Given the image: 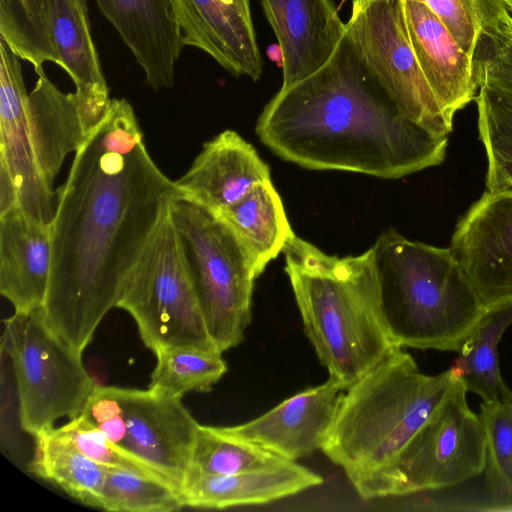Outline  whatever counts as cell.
<instances>
[{
  "label": "cell",
  "mask_w": 512,
  "mask_h": 512,
  "mask_svg": "<svg viewBox=\"0 0 512 512\" xmlns=\"http://www.w3.org/2000/svg\"><path fill=\"white\" fill-rule=\"evenodd\" d=\"M182 196L155 164L135 112L112 99L104 119L75 152L57 189L52 265L42 307L48 325L82 353L149 239Z\"/></svg>",
  "instance_id": "obj_1"
},
{
  "label": "cell",
  "mask_w": 512,
  "mask_h": 512,
  "mask_svg": "<svg viewBox=\"0 0 512 512\" xmlns=\"http://www.w3.org/2000/svg\"><path fill=\"white\" fill-rule=\"evenodd\" d=\"M262 143L285 161L398 179L439 165L448 136L406 117L362 65L344 36L330 60L281 89L256 124Z\"/></svg>",
  "instance_id": "obj_2"
},
{
  "label": "cell",
  "mask_w": 512,
  "mask_h": 512,
  "mask_svg": "<svg viewBox=\"0 0 512 512\" xmlns=\"http://www.w3.org/2000/svg\"><path fill=\"white\" fill-rule=\"evenodd\" d=\"M422 373L396 347L342 395L322 452L365 499L394 496L401 455L457 381Z\"/></svg>",
  "instance_id": "obj_3"
},
{
  "label": "cell",
  "mask_w": 512,
  "mask_h": 512,
  "mask_svg": "<svg viewBox=\"0 0 512 512\" xmlns=\"http://www.w3.org/2000/svg\"><path fill=\"white\" fill-rule=\"evenodd\" d=\"M282 253L304 332L346 390L400 347L383 313L374 250L338 257L293 234Z\"/></svg>",
  "instance_id": "obj_4"
},
{
  "label": "cell",
  "mask_w": 512,
  "mask_h": 512,
  "mask_svg": "<svg viewBox=\"0 0 512 512\" xmlns=\"http://www.w3.org/2000/svg\"><path fill=\"white\" fill-rule=\"evenodd\" d=\"M17 54L0 38V213L18 208L51 224L55 177L89 136L75 93L46 75L27 93Z\"/></svg>",
  "instance_id": "obj_5"
},
{
  "label": "cell",
  "mask_w": 512,
  "mask_h": 512,
  "mask_svg": "<svg viewBox=\"0 0 512 512\" xmlns=\"http://www.w3.org/2000/svg\"><path fill=\"white\" fill-rule=\"evenodd\" d=\"M372 248L395 343L458 352L485 308L451 249L409 240L393 228Z\"/></svg>",
  "instance_id": "obj_6"
},
{
  "label": "cell",
  "mask_w": 512,
  "mask_h": 512,
  "mask_svg": "<svg viewBox=\"0 0 512 512\" xmlns=\"http://www.w3.org/2000/svg\"><path fill=\"white\" fill-rule=\"evenodd\" d=\"M170 214L208 333L223 353L244 338L258 275L241 240L221 215L185 196L172 202Z\"/></svg>",
  "instance_id": "obj_7"
},
{
  "label": "cell",
  "mask_w": 512,
  "mask_h": 512,
  "mask_svg": "<svg viewBox=\"0 0 512 512\" xmlns=\"http://www.w3.org/2000/svg\"><path fill=\"white\" fill-rule=\"evenodd\" d=\"M0 34L38 76L45 75L47 61L69 75L91 133L112 99L91 36L87 0H0Z\"/></svg>",
  "instance_id": "obj_8"
},
{
  "label": "cell",
  "mask_w": 512,
  "mask_h": 512,
  "mask_svg": "<svg viewBox=\"0 0 512 512\" xmlns=\"http://www.w3.org/2000/svg\"><path fill=\"white\" fill-rule=\"evenodd\" d=\"M116 307L132 316L154 353L180 346L220 352L208 333L170 210L131 270Z\"/></svg>",
  "instance_id": "obj_9"
},
{
  "label": "cell",
  "mask_w": 512,
  "mask_h": 512,
  "mask_svg": "<svg viewBox=\"0 0 512 512\" xmlns=\"http://www.w3.org/2000/svg\"><path fill=\"white\" fill-rule=\"evenodd\" d=\"M2 347L11 360L23 430L35 436L60 418L82 414L96 384L82 353L48 325L42 307L6 319Z\"/></svg>",
  "instance_id": "obj_10"
},
{
  "label": "cell",
  "mask_w": 512,
  "mask_h": 512,
  "mask_svg": "<svg viewBox=\"0 0 512 512\" xmlns=\"http://www.w3.org/2000/svg\"><path fill=\"white\" fill-rule=\"evenodd\" d=\"M120 449L182 490L199 423L180 398L96 385L82 414Z\"/></svg>",
  "instance_id": "obj_11"
},
{
  "label": "cell",
  "mask_w": 512,
  "mask_h": 512,
  "mask_svg": "<svg viewBox=\"0 0 512 512\" xmlns=\"http://www.w3.org/2000/svg\"><path fill=\"white\" fill-rule=\"evenodd\" d=\"M345 37L356 56L400 111L437 136L447 119L418 64L408 35L404 0H369L352 7Z\"/></svg>",
  "instance_id": "obj_12"
},
{
  "label": "cell",
  "mask_w": 512,
  "mask_h": 512,
  "mask_svg": "<svg viewBox=\"0 0 512 512\" xmlns=\"http://www.w3.org/2000/svg\"><path fill=\"white\" fill-rule=\"evenodd\" d=\"M462 382L456 383L401 455L394 496L459 485L487 465L483 425L468 406Z\"/></svg>",
  "instance_id": "obj_13"
},
{
  "label": "cell",
  "mask_w": 512,
  "mask_h": 512,
  "mask_svg": "<svg viewBox=\"0 0 512 512\" xmlns=\"http://www.w3.org/2000/svg\"><path fill=\"white\" fill-rule=\"evenodd\" d=\"M450 249L485 309L512 300V191H486L457 224Z\"/></svg>",
  "instance_id": "obj_14"
},
{
  "label": "cell",
  "mask_w": 512,
  "mask_h": 512,
  "mask_svg": "<svg viewBox=\"0 0 512 512\" xmlns=\"http://www.w3.org/2000/svg\"><path fill=\"white\" fill-rule=\"evenodd\" d=\"M345 388L328 380L299 391L264 414L240 425L216 427L229 437L296 462L321 449Z\"/></svg>",
  "instance_id": "obj_15"
},
{
  "label": "cell",
  "mask_w": 512,
  "mask_h": 512,
  "mask_svg": "<svg viewBox=\"0 0 512 512\" xmlns=\"http://www.w3.org/2000/svg\"><path fill=\"white\" fill-rule=\"evenodd\" d=\"M281 53L286 89L323 67L345 36L332 0H261Z\"/></svg>",
  "instance_id": "obj_16"
},
{
  "label": "cell",
  "mask_w": 512,
  "mask_h": 512,
  "mask_svg": "<svg viewBox=\"0 0 512 512\" xmlns=\"http://www.w3.org/2000/svg\"><path fill=\"white\" fill-rule=\"evenodd\" d=\"M154 90L174 85L175 64L185 46L176 0H96Z\"/></svg>",
  "instance_id": "obj_17"
},
{
  "label": "cell",
  "mask_w": 512,
  "mask_h": 512,
  "mask_svg": "<svg viewBox=\"0 0 512 512\" xmlns=\"http://www.w3.org/2000/svg\"><path fill=\"white\" fill-rule=\"evenodd\" d=\"M410 42L418 64L447 119L476 98L475 58L456 42L442 21L423 3L404 0Z\"/></svg>",
  "instance_id": "obj_18"
},
{
  "label": "cell",
  "mask_w": 512,
  "mask_h": 512,
  "mask_svg": "<svg viewBox=\"0 0 512 512\" xmlns=\"http://www.w3.org/2000/svg\"><path fill=\"white\" fill-rule=\"evenodd\" d=\"M185 46L199 48L234 76L258 80L262 58L250 0H176Z\"/></svg>",
  "instance_id": "obj_19"
},
{
  "label": "cell",
  "mask_w": 512,
  "mask_h": 512,
  "mask_svg": "<svg viewBox=\"0 0 512 512\" xmlns=\"http://www.w3.org/2000/svg\"><path fill=\"white\" fill-rule=\"evenodd\" d=\"M267 180H271L269 167L255 148L228 129L203 145L175 184L182 196L221 213Z\"/></svg>",
  "instance_id": "obj_20"
},
{
  "label": "cell",
  "mask_w": 512,
  "mask_h": 512,
  "mask_svg": "<svg viewBox=\"0 0 512 512\" xmlns=\"http://www.w3.org/2000/svg\"><path fill=\"white\" fill-rule=\"evenodd\" d=\"M52 265L51 224L18 208L0 214V292L15 311L44 305Z\"/></svg>",
  "instance_id": "obj_21"
},
{
  "label": "cell",
  "mask_w": 512,
  "mask_h": 512,
  "mask_svg": "<svg viewBox=\"0 0 512 512\" xmlns=\"http://www.w3.org/2000/svg\"><path fill=\"white\" fill-rule=\"evenodd\" d=\"M323 483L312 470L286 461L278 466L232 475L189 476L181 490L185 506L226 509L288 497Z\"/></svg>",
  "instance_id": "obj_22"
},
{
  "label": "cell",
  "mask_w": 512,
  "mask_h": 512,
  "mask_svg": "<svg viewBox=\"0 0 512 512\" xmlns=\"http://www.w3.org/2000/svg\"><path fill=\"white\" fill-rule=\"evenodd\" d=\"M221 215L241 240L258 277L294 234L271 180L255 186Z\"/></svg>",
  "instance_id": "obj_23"
},
{
  "label": "cell",
  "mask_w": 512,
  "mask_h": 512,
  "mask_svg": "<svg viewBox=\"0 0 512 512\" xmlns=\"http://www.w3.org/2000/svg\"><path fill=\"white\" fill-rule=\"evenodd\" d=\"M511 323L512 300L486 308L451 366L467 392L479 395L484 402L512 399L498 357L499 341Z\"/></svg>",
  "instance_id": "obj_24"
},
{
  "label": "cell",
  "mask_w": 512,
  "mask_h": 512,
  "mask_svg": "<svg viewBox=\"0 0 512 512\" xmlns=\"http://www.w3.org/2000/svg\"><path fill=\"white\" fill-rule=\"evenodd\" d=\"M34 437L31 472L83 504L98 507L99 491L108 467L86 457L55 427Z\"/></svg>",
  "instance_id": "obj_25"
},
{
  "label": "cell",
  "mask_w": 512,
  "mask_h": 512,
  "mask_svg": "<svg viewBox=\"0 0 512 512\" xmlns=\"http://www.w3.org/2000/svg\"><path fill=\"white\" fill-rule=\"evenodd\" d=\"M475 101L488 161L487 191H512V91L480 78Z\"/></svg>",
  "instance_id": "obj_26"
},
{
  "label": "cell",
  "mask_w": 512,
  "mask_h": 512,
  "mask_svg": "<svg viewBox=\"0 0 512 512\" xmlns=\"http://www.w3.org/2000/svg\"><path fill=\"white\" fill-rule=\"evenodd\" d=\"M156 366L148 388L174 398L195 392H208L226 373L222 353L180 346L155 353Z\"/></svg>",
  "instance_id": "obj_27"
},
{
  "label": "cell",
  "mask_w": 512,
  "mask_h": 512,
  "mask_svg": "<svg viewBox=\"0 0 512 512\" xmlns=\"http://www.w3.org/2000/svg\"><path fill=\"white\" fill-rule=\"evenodd\" d=\"M286 460L269 451L199 425L193 443L188 476L232 475L278 466Z\"/></svg>",
  "instance_id": "obj_28"
},
{
  "label": "cell",
  "mask_w": 512,
  "mask_h": 512,
  "mask_svg": "<svg viewBox=\"0 0 512 512\" xmlns=\"http://www.w3.org/2000/svg\"><path fill=\"white\" fill-rule=\"evenodd\" d=\"M413 1L425 4L473 58L512 19L506 0Z\"/></svg>",
  "instance_id": "obj_29"
},
{
  "label": "cell",
  "mask_w": 512,
  "mask_h": 512,
  "mask_svg": "<svg viewBox=\"0 0 512 512\" xmlns=\"http://www.w3.org/2000/svg\"><path fill=\"white\" fill-rule=\"evenodd\" d=\"M185 507L172 483L108 467L99 491L98 508L116 512H171Z\"/></svg>",
  "instance_id": "obj_30"
},
{
  "label": "cell",
  "mask_w": 512,
  "mask_h": 512,
  "mask_svg": "<svg viewBox=\"0 0 512 512\" xmlns=\"http://www.w3.org/2000/svg\"><path fill=\"white\" fill-rule=\"evenodd\" d=\"M489 483L499 505L512 502V399L481 404Z\"/></svg>",
  "instance_id": "obj_31"
},
{
  "label": "cell",
  "mask_w": 512,
  "mask_h": 512,
  "mask_svg": "<svg viewBox=\"0 0 512 512\" xmlns=\"http://www.w3.org/2000/svg\"><path fill=\"white\" fill-rule=\"evenodd\" d=\"M55 429L86 457L101 465L166 480L148 465L111 442L101 430L90 423L83 415L71 419L65 425Z\"/></svg>",
  "instance_id": "obj_32"
},
{
  "label": "cell",
  "mask_w": 512,
  "mask_h": 512,
  "mask_svg": "<svg viewBox=\"0 0 512 512\" xmlns=\"http://www.w3.org/2000/svg\"><path fill=\"white\" fill-rule=\"evenodd\" d=\"M479 80L486 78L512 91V19L475 56Z\"/></svg>",
  "instance_id": "obj_33"
},
{
  "label": "cell",
  "mask_w": 512,
  "mask_h": 512,
  "mask_svg": "<svg viewBox=\"0 0 512 512\" xmlns=\"http://www.w3.org/2000/svg\"><path fill=\"white\" fill-rule=\"evenodd\" d=\"M485 511H500V512H512V502L504 505H499L492 508H484Z\"/></svg>",
  "instance_id": "obj_34"
},
{
  "label": "cell",
  "mask_w": 512,
  "mask_h": 512,
  "mask_svg": "<svg viewBox=\"0 0 512 512\" xmlns=\"http://www.w3.org/2000/svg\"><path fill=\"white\" fill-rule=\"evenodd\" d=\"M369 0H352V7H359Z\"/></svg>",
  "instance_id": "obj_35"
},
{
  "label": "cell",
  "mask_w": 512,
  "mask_h": 512,
  "mask_svg": "<svg viewBox=\"0 0 512 512\" xmlns=\"http://www.w3.org/2000/svg\"><path fill=\"white\" fill-rule=\"evenodd\" d=\"M506 3L508 5V7H509V10H510L511 14H512V0H506Z\"/></svg>",
  "instance_id": "obj_36"
}]
</instances>
